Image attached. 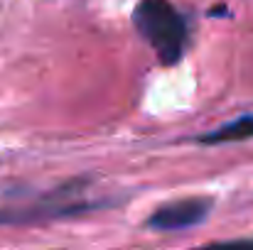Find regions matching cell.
I'll use <instances>...</instances> for the list:
<instances>
[{
  "instance_id": "cell-1",
  "label": "cell",
  "mask_w": 253,
  "mask_h": 250,
  "mask_svg": "<svg viewBox=\"0 0 253 250\" xmlns=\"http://www.w3.org/2000/svg\"><path fill=\"white\" fill-rule=\"evenodd\" d=\"M133 27L155 49L163 67H174L189 47V22L172 0H138L133 7Z\"/></svg>"
},
{
  "instance_id": "cell-2",
  "label": "cell",
  "mask_w": 253,
  "mask_h": 250,
  "mask_svg": "<svg viewBox=\"0 0 253 250\" xmlns=\"http://www.w3.org/2000/svg\"><path fill=\"white\" fill-rule=\"evenodd\" d=\"M82 186H88V179H77L62 189L49 191L44 199H40L32 206H20V209H0V226H22V223H42L52 218H67V216H79L91 209L106 206L103 201H72Z\"/></svg>"
},
{
  "instance_id": "cell-3",
  "label": "cell",
  "mask_w": 253,
  "mask_h": 250,
  "mask_svg": "<svg viewBox=\"0 0 253 250\" xmlns=\"http://www.w3.org/2000/svg\"><path fill=\"white\" fill-rule=\"evenodd\" d=\"M211 206H214V199L211 196H187V199H177V201H169L163 204L160 209H155L145 226L150 231H187V228H194V226H202L209 214H211Z\"/></svg>"
},
{
  "instance_id": "cell-4",
  "label": "cell",
  "mask_w": 253,
  "mask_h": 250,
  "mask_svg": "<svg viewBox=\"0 0 253 250\" xmlns=\"http://www.w3.org/2000/svg\"><path fill=\"white\" fill-rule=\"evenodd\" d=\"M253 138V113L239 115L209 133H202L197 138L199 145H226V143H241V140H251Z\"/></svg>"
},
{
  "instance_id": "cell-5",
  "label": "cell",
  "mask_w": 253,
  "mask_h": 250,
  "mask_svg": "<svg viewBox=\"0 0 253 250\" xmlns=\"http://www.w3.org/2000/svg\"><path fill=\"white\" fill-rule=\"evenodd\" d=\"M192 250H253V238H234V241H214Z\"/></svg>"
}]
</instances>
